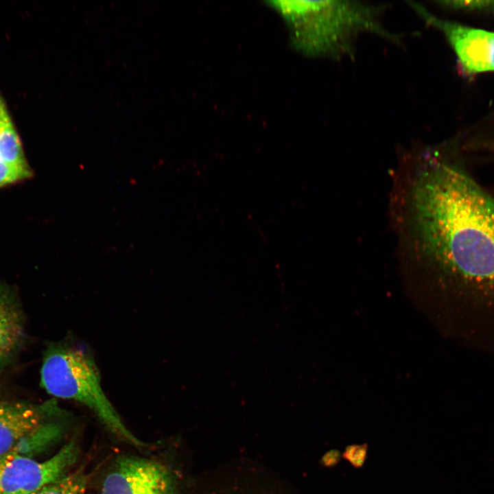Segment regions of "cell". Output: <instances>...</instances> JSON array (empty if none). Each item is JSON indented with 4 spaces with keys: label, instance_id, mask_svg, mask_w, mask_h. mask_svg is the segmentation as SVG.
Returning a JSON list of instances; mask_svg holds the SVG:
<instances>
[{
    "label": "cell",
    "instance_id": "10",
    "mask_svg": "<svg viewBox=\"0 0 494 494\" xmlns=\"http://www.w3.org/2000/svg\"><path fill=\"white\" fill-rule=\"evenodd\" d=\"M86 477L82 472L66 475L32 494H85Z\"/></svg>",
    "mask_w": 494,
    "mask_h": 494
},
{
    "label": "cell",
    "instance_id": "14",
    "mask_svg": "<svg viewBox=\"0 0 494 494\" xmlns=\"http://www.w3.org/2000/svg\"><path fill=\"white\" fill-rule=\"evenodd\" d=\"M341 454L338 450L329 451L322 458V462L327 467L336 466L340 460Z\"/></svg>",
    "mask_w": 494,
    "mask_h": 494
},
{
    "label": "cell",
    "instance_id": "8",
    "mask_svg": "<svg viewBox=\"0 0 494 494\" xmlns=\"http://www.w3.org/2000/svg\"><path fill=\"white\" fill-rule=\"evenodd\" d=\"M21 314L9 291L0 287V363L16 349L23 336Z\"/></svg>",
    "mask_w": 494,
    "mask_h": 494
},
{
    "label": "cell",
    "instance_id": "13",
    "mask_svg": "<svg viewBox=\"0 0 494 494\" xmlns=\"http://www.w3.org/2000/svg\"><path fill=\"white\" fill-rule=\"evenodd\" d=\"M366 445H351L346 447L342 456L353 467H361L366 458Z\"/></svg>",
    "mask_w": 494,
    "mask_h": 494
},
{
    "label": "cell",
    "instance_id": "3",
    "mask_svg": "<svg viewBox=\"0 0 494 494\" xmlns=\"http://www.w3.org/2000/svg\"><path fill=\"white\" fill-rule=\"evenodd\" d=\"M40 382L49 395L89 408L117 436L137 447L148 446L128 430L106 397L99 371L86 346L73 341L50 346L41 366Z\"/></svg>",
    "mask_w": 494,
    "mask_h": 494
},
{
    "label": "cell",
    "instance_id": "4",
    "mask_svg": "<svg viewBox=\"0 0 494 494\" xmlns=\"http://www.w3.org/2000/svg\"><path fill=\"white\" fill-rule=\"evenodd\" d=\"M78 456L71 441L43 462L16 451L8 453L0 457V494H32L66 475Z\"/></svg>",
    "mask_w": 494,
    "mask_h": 494
},
{
    "label": "cell",
    "instance_id": "9",
    "mask_svg": "<svg viewBox=\"0 0 494 494\" xmlns=\"http://www.w3.org/2000/svg\"><path fill=\"white\" fill-rule=\"evenodd\" d=\"M0 159L10 165L28 167L19 137L12 125L0 132Z\"/></svg>",
    "mask_w": 494,
    "mask_h": 494
},
{
    "label": "cell",
    "instance_id": "7",
    "mask_svg": "<svg viewBox=\"0 0 494 494\" xmlns=\"http://www.w3.org/2000/svg\"><path fill=\"white\" fill-rule=\"evenodd\" d=\"M45 410L21 402H0V457L28 443L45 447L55 439L51 423H45Z\"/></svg>",
    "mask_w": 494,
    "mask_h": 494
},
{
    "label": "cell",
    "instance_id": "6",
    "mask_svg": "<svg viewBox=\"0 0 494 494\" xmlns=\"http://www.w3.org/2000/svg\"><path fill=\"white\" fill-rule=\"evenodd\" d=\"M101 494H178L174 478L163 464L132 456L118 457L105 475Z\"/></svg>",
    "mask_w": 494,
    "mask_h": 494
},
{
    "label": "cell",
    "instance_id": "15",
    "mask_svg": "<svg viewBox=\"0 0 494 494\" xmlns=\"http://www.w3.org/2000/svg\"><path fill=\"white\" fill-rule=\"evenodd\" d=\"M12 125L5 106L0 99V132Z\"/></svg>",
    "mask_w": 494,
    "mask_h": 494
},
{
    "label": "cell",
    "instance_id": "5",
    "mask_svg": "<svg viewBox=\"0 0 494 494\" xmlns=\"http://www.w3.org/2000/svg\"><path fill=\"white\" fill-rule=\"evenodd\" d=\"M425 23L442 32L467 75L494 71V32L440 19L421 4L407 1Z\"/></svg>",
    "mask_w": 494,
    "mask_h": 494
},
{
    "label": "cell",
    "instance_id": "1",
    "mask_svg": "<svg viewBox=\"0 0 494 494\" xmlns=\"http://www.w3.org/2000/svg\"><path fill=\"white\" fill-rule=\"evenodd\" d=\"M412 201L449 331L494 354V200L461 166L436 161L416 182Z\"/></svg>",
    "mask_w": 494,
    "mask_h": 494
},
{
    "label": "cell",
    "instance_id": "12",
    "mask_svg": "<svg viewBox=\"0 0 494 494\" xmlns=\"http://www.w3.org/2000/svg\"><path fill=\"white\" fill-rule=\"evenodd\" d=\"M436 3L454 10L494 11V1H438Z\"/></svg>",
    "mask_w": 494,
    "mask_h": 494
},
{
    "label": "cell",
    "instance_id": "11",
    "mask_svg": "<svg viewBox=\"0 0 494 494\" xmlns=\"http://www.w3.org/2000/svg\"><path fill=\"white\" fill-rule=\"evenodd\" d=\"M28 167L10 165L0 159V187L32 176Z\"/></svg>",
    "mask_w": 494,
    "mask_h": 494
},
{
    "label": "cell",
    "instance_id": "2",
    "mask_svg": "<svg viewBox=\"0 0 494 494\" xmlns=\"http://www.w3.org/2000/svg\"><path fill=\"white\" fill-rule=\"evenodd\" d=\"M291 29L296 47L313 57L333 60L353 59L357 43L365 34H375L403 47L402 34L392 32L383 22L386 5L357 1L268 2Z\"/></svg>",
    "mask_w": 494,
    "mask_h": 494
}]
</instances>
